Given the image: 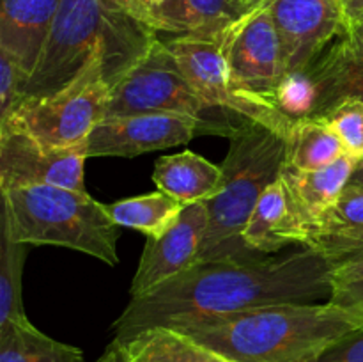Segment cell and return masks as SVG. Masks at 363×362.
<instances>
[{"label": "cell", "mask_w": 363, "mask_h": 362, "mask_svg": "<svg viewBox=\"0 0 363 362\" xmlns=\"http://www.w3.org/2000/svg\"><path fill=\"white\" fill-rule=\"evenodd\" d=\"M333 266L328 256L311 247L280 258L195 265L151 293L131 298L112 325L113 339H130L152 327L183 329L266 305L328 302Z\"/></svg>", "instance_id": "obj_1"}, {"label": "cell", "mask_w": 363, "mask_h": 362, "mask_svg": "<svg viewBox=\"0 0 363 362\" xmlns=\"http://www.w3.org/2000/svg\"><path fill=\"white\" fill-rule=\"evenodd\" d=\"M360 323L325 304L266 305L174 329L230 362H311Z\"/></svg>", "instance_id": "obj_2"}, {"label": "cell", "mask_w": 363, "mask_h": 362, "mask_svg": "<svg viewBox=\"0 0 363 362\" xmlns=\"http://www.w3.org/2000/svg\"><path fill=\"white\" fill-rule=\"evenodd\" d=\"M156 39L151 25L112 0H60L25 98L48 96L62 89L99 48L112 53L123 78Z\"/></svg>", "instance_id": "obj_3"}, {"label": "cell", "mask_w": 363, "mask_h": 362, "mask_svg": "<svg viewBox=\"0 0 363 362\" xmlns=\"http://www.w3.org/2000/svg\"><path fill=\"white\" fill-rule=\"evenodd\" d=\"M284 165L286 138L250 121L238 128L222 163V188L215 197L206 201L208 227L197 265L261 259L247 247L243 231L261 195L279 180Z\"/></svg>", "instance_id": "obj_4"}, {"label": "cell", "mask_w": 363, "mask_h": 362, "mask_svg": "<svg viewBox=\"0 0 363 362\" xmlns=\"http://www.w3.org/2000/svg\"><path fill=\"white\" fill-rule=\"evenodd\" d=\"M0 220L18 243L66 247L108 266L119 265V226L106 213V204L87 192L53 185H13L0 188Z\"/></svg>", "instance_id": "obj_5"}, {"label": "cell", "mask_w": 363, "mask_h": 362, "mask_svg": "<svg viewBox=\"0 0 363 362\" xmlns=\"http://www.w3.org/2000/svg\"><path fill=\"white\" fill-rule=\"evenodd\" d=\"M121 80L112 53L99 48L87 66L57 92L25 98L2 128L25 131L46 148L84 146L105 119L112 87Z\"/></svg>", "instance_id": "obj_6"}, {"label": "cell", "mask_w": 363, "mask_h": 362, "mask_svg": "<svg viewBox=\"0 0 363 362\" xmlns=\"http://www.w3.org/2000/svg\"><path fill=\"white\" fill-rule=\"evenodd\" d=\"M162 112L183 114L206 121L218 128L220 135L229 138L245 123L209 117L215 109H211L191 87L165 41L156 39L144 57L112 87L105 119Z\"/></svg>", "instance_id": "obj_7"}, {"label": "cell", "mask_w": 363, "mask_h": 362, "mask_svg": "<svg viewBox=\"0 0 363 362\" xmlns=\"http://www.w3.org/2000/svg\"><path fill=\"white\" fill-rule=\"evenodd\" d=\"M165 45L191 87L211 109L234 114L240 119L275 131L286 141L289 138L296 121L284 116L272 98L238 87L218 43L199 35H174L165 39Z\"/></svg>", "instance_id": "obj_8"}, {"label": "cell", "mask_w": 363, "mask_h": 362, "mask_svg": "<svg viewBox=\"0 0 363 362\" xmlns=\"http://www.w3.org/2000/svg\"><path fill=\"white\" fill-rule=\"evenodd\" d=\"M234 84L272 98L286 75L282 45L269 6L245 14L216 41Z\"/></svg>", "instance_id": "obj_9"}, {"label": "cell", "mask_w": 363, "mask_h": 362, "mask_svg": "<svg viewBox=\"0 0 363 362\" xmlns=\"http://www.w3.org/2000/svg\"><path fill=\"white\" fill-rule=\"evenodd\" d=\"M202 133L220 135V130L206 121L183 114L162 112L106 117L89 135L85 153L87 158H133L145 153L188 144L191 138Z\"/></svg>", "instance_id": "obj_10"}, {"label": "cell", "mask_w": 363, "mask_h": 362, "mask_svg": "<svg viewBox=\"0 0 363 362\" xmlns=\"http://www.w3.org/2000/svg\"><path fill=\"white\" fill-rule=\"evenodd\" d=\"M85 144L66 149L46 148L16 128L0 130V188L53 185L85 194Z\"/></svg>", "instance_id": "obj_11"}, {"label": "cell", "mask_w": 363, "mask_h": 362, "mask_svg": "<svg viewBox=\"0 0 363 362\" xmlns=\"http://www.w3.org/2000/svg\"><path fill=\"white\" fill-rule=\"evenodd\" d=\"M208 227L206 202L184 206L179 219L158 238H147L137 273L131 280V298H140L197 265Z\"/></svg>", "instance_id": "obj_12"}, {"label": "cell", "mask_w": 363, "mask_h": 362, "mask_svg": "<svg viewBox=\"0 0 363 362\" xmlns=\"http://www.w3.org/2000/svg\"><path fill=\"white\" fill-rule=\"evenodd\" d=\"M279 32L286 73L301 71L344 34L339 0H273L269 4Z\"/></svg>", "instance_id": "obj_13"}, {"label": "cell", "mask_w": 363, "mask_h": 362, "mask_svg": "<svg viewBox=\"0 0 363 362\" xmlns=\"http://www.w3.org/2000/svg\"><path fill=\"white\" fill-rule=\"evenodd\" d=\"M60 0H0V48L32 75Z\"/></svg>", "instance_id": "obj_14"}, {"label": "cell", "mask_w": 363, "mask_h": 362, "mask_svg": "<svg viewBox=\"0 0 363 362\" xmlns=\"http://www.w3.org/2000/svg\"><path fill=\"white\" fill-rule=\"evenodd\" d=\"M243 240L255 254H269L293 243L305 245L307 226L294 209L282 180L266 188L248 219Z\"/></svg>", "instance_id": "obj_15"}, {"label": "cell", "mask_w": 363, "mask_h": 362, "mask_svg": "<svg viewBox=\"0 0 363 362\" xmlns=\"http://www.w3.org/2000/svg\"><path fill=\"white\" fill-rule=\"evenodd\" d=\"M358 162L360 160L351 155H344L332 165L315 170L294 169L287 163L282 167L280 180L286 185L291 202L307 231L342 194Z\"/></svg>", "instance_id": "obj_16"}, {"label": "cell", "mask_w": 363, "mask_h": 362, "mask_svg": "<svg viewBox=\"0 0 363 362\" xmlns=\"http://www.w3.org/2000/svg\"><path fill=\"white\" fill-rule=\"evenodd\" d=\"M241 16L234 0H165L151 9V23L156 32L199 35L213 41H218Z\"/></svg>", "instance_id": "obj_17"}, {"label": "cell", "mask_w": 363, "mask_h": 362, "mask_svg": "<svg viewBox=\"0 0 363 362\" xmlns=\"http://www.w3.org/2000/svg\"><path fill=\"white\" fill-rule=\"evenodd\" d=\"M308 66L319 91L314 119H323L335 106L350 99L363 102V50L350 48L344 38H340Z\"/></svg>", "instance_id": "obj_18"}, {"label": "cell", "mask_w": 363, "mask_h": 362, "mask_svg": "<svg viewBox=\"0 0 363 362\" xmlns=\"http://www.w3.org/2000/svg\"><path fill=\"white\" fill-rule=\"evenodd\" d=\"M152 181L158 190L183 206L206 202L215 197L223 183L222 167L194 151L160 156L155 163Z\"/></svg>", "instance_id": "obj_19"}, {"label": "cell", "mask_w": 363, "mask_h": 362, "mask_svg": "<svg viewBox=\"0 0 363 362\" xmlns=\"http://www.w3.org/2000/svg\"><path fill=\"white\" fill-rule=\"evenodd\" d=\"M119 343L124 362H230L169 327L145 329Z\"/></svg>", "instance_id": "obj_20"}, {"label": "cell", "mask_w": 363, "mask_h": 362, "mask_svg": "<svg viewBox=\"0 0 363 362\" xmlns=\"http://www.w3.org/2000/svg\"><path fill=\"white\" fill-rule=\"evenodd\" d=\"M347 155L342 142L325 119H300L286 141V163L301 170L332 165Z\"/></svg>", "instance_id": "obj_21"}, {"label": "cell", "mask_w": 363, "mask_h": 362, "mask_svg": "<svg viewBox=\"0 0 363 362\" xmlns=\"http://www.w3.org/2000/svg\"><path fill=\"white\" fill-rule=\"evenodd\" d=\"M183 209L179 201L162 190L106 204V213L117 226L140 231L147 238L162 236L179 219Z\"/></svg>", "instance_id": "obj_22"}, {"label": "cell", "mask_w": 363, "mask_h": 362, "mask_svg": "<svg viewBox=\"0 0 363 362\" xmlns=\"http://www.w3.org/2000/svg\"><path fill=\"white\" fill-rule=\"evenodd\" d=\"M0 362H85L84 351L60 343L32 323L0 327Z\"/></svg>", "instance_id": "obj_23"}, {"label": "cell", "mask_w": 363, "mask_h": 362, "mask_svg": "<svg viewBox=\"0 0 363 362\" xmlns=\"http://www.w3.org/2000/svg\"><path fill=\"white\" fill-rule=\"evenodd\" d=\"M28 247L14 241L0 220V327L30 323L21 300V272Z\"/></svg>", "instance_id": "obj_24"}, {"label": "cell", "mask_w": 363, "mask_h": 362, "mask_svg": "<svg viewBox=\"0 0 363 362\" xmlns=\"http://www.w3.org/2000/svg\"><path fill=\"white\" fill-rule=\"evenodd\" d=\"M318 99V82H315L311 66L301 71L284 75L282 82H280L275 94H273L275 105L291 121L315 117Z\"/></svg>", "instance_id": "obj_25"}, {"label": "cell", "mask_w": 363, "mask_h": 362, "mask_svg": "<svg viewBox=\"0 0 363 362\" xmlns=\"http://www.w3.org/2000/svg\"><path fill=\"white\" fill-rule=\"evenodd\" d=\"M363 226V185L347 183L337 201L308 227L307 238ZM307 241V240H305Z\"/></svg>", "instance_id": "obj_26"}, {"label": "cell", "mask_w": 363, "mask_h": 362, "mask_svg": "<svg viewBox=\"0 0 363 362\" xmlns=\"http://www.w3.org/2000/svg\"><path fill=\"white\" fill-rule=\"evenodd\" d=\"M328 302L353 316L363 327V259L333 266Z\"/></svg>", "instance_id": "obj_27"}, {"label": "cell", "mask_w": 363, "mask_h": 362, "mask_svg": "<svg viewBox=\"0 0 363 362\" xmlns=\"http://www.w3.org/2000/svg\"><path fill=\"white\" fill-rule=\"evenodd\" d=\"M323 119L335 131L347 155L363 160V102L340 103Z\"/></svg>", "instance_id": "obj_28"}, {"label": "cell", "mask_w": 363, "mask_h": 362, "mask_svg": "<svg viewBox=\"0 0 363 362\" xmlns=\"http://www.w3.org/2000/svg\"><path fill=\"white\" fill-rule=\"evenodd\" d=\"M30 75L9 52L0 48V124L6 123L11 114L25 99Z\"/></svg>", "instance_id": "obj_29"}, {"label": "cell", "mask_w": 363, "mask_h": 362, "mask_svg": "<svg viewBox=\"0 0 363 362\" xmlns=\"http://www.w3.org/2000/svg\"><path fill=\"white\" fill-rule=\"evenodd\" d=\"M303 247L315 248L333 261V265H342L350 261L363 259V226L357 229L337 231L332 234H315L308 236Z\"/></svg>", "instance_id": "obj_30"}, {"label": "cell", "mask_w": 363, "mask_h": 362, "mask_svg": "<svg viewBox=\"0 0 363 362\" xmlns=\"http://www.w3.org/2000/svg\"><path fill=\"white\" fill-rule=\"evenodd\" d=\"M311 362H363V327L340 337Z\"/></svg>", "instance_id": "obj_31"}, {"label": "cell", "mask_w": 363, "mask_h": 362, "mask_svg": "<svg viewBox=\"0 0 363 362\" xmlns=\"http://www.w3.org/2000/svg\"><path fill=\"white\" fill-rule=\"evenodd\" d=\"M342 13L344 34L353 31L363 21V0H339Z\"/></svg>", "instance_id": "obj_32"}, {"label": "cell", "mask_w": 363, "mask_h": 362, "mask_svg": "<svg viewBox=\"0 0 363 362\" xmlns=\"http://www.w3.org/2000/svg\"><path fill=\"white\" fill-rule=\"evenodd\" d=\"M112 2L119 4V6L124 7V9L130 11L133 16H137L138 20L145 21L147 25H151V7L147 6V2H145V0H112Z\"/></svg>", "instance_id": "obj_33"}, {"label": "cell", "mask_w": 363, "mask_h": 362, "mask_svg": "<svg viewBox=\"0 0 363 362\" xmlns=\"http://www.w3.org/2000/svg\"><path fill=\"white\" fill-rule=\"evenodd\" d=\"M96 362H124L123 348H121V343L117 339H113L112 343L106 346L105 353L98 358Z\"/></svg>", "instance_id": "obj_34"}, {"label": "cell", "mask_w": 363, "mask_h": 362, "mask_svg": "<svg viewBox=\"0 0 363 362\" xmlns=\"http://www.w3.org/2000/svg\"><path fill=\"white\" fill-rule=\"evenodd\" d=\"M344 41L350 48L353 50H363V21L358 27H354L353 31L347 32V34H342Z\"/></svg>", "instance_id": "obj_35"}, {"label": "cell", "mask_w": 363, "mask_h": 362, "mask_svg": "<svg viewBox=\"0 0 363 362\" xmlns=\"http://www.w3.org/2000/svg\"><path fill=\"white\" fill-rule=\"evenodd\" d=\"M272 2L273 0H234V4H236L238 9L241 11V14H243V16L245 14L252 13V11H257V9H261V7L269 6Z\"/></svg>", "instance_id": "obj_36"}, {"label": "cell", "mask_w": 363, "mask_h": 362, "mask_svg": "<svg viewBox=\"0 0 363 362\" xmlns=\"http://www.w3.org/2000/svg\"><path fill=\"white\" fill-rule=\"evenodd\" d=\"M350 183H357V185H363V160L358 162V165L354 167L353 176H351Z\"/></svg>", "instance_id": "obj_37"}, {"label": "cell", "mask_w": 363, "mask_h": 362, "mask_svg": "<svg viewBox=\"0 0 363 362\" xmlns=\"http://www.w3.org/2000/svg\"><path fill=\"white\" fill-rule=\"evenodd\" d=\"M145 2H147V6L151 7V9H152V7H158V6H162V4L165 2V0H145ZM151 25H152V23H151Z\"/></svg>", "instance_id": "obj_38"}]
</instances>
